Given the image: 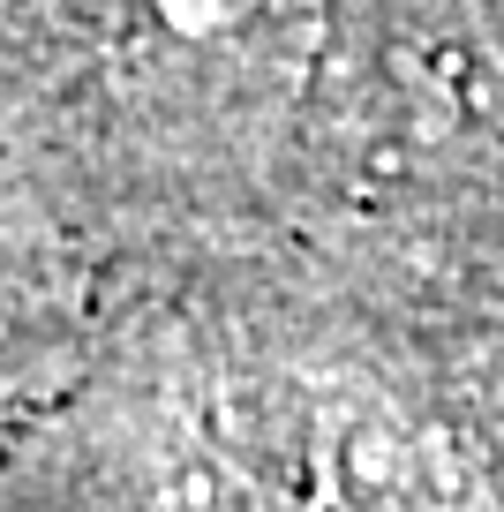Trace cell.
<instances>
[{
  "mask_svg": "<svg viewBox=\"0 0 504 512\" xmlns=\"http://www.w3.org/2000/svg\"><path fill=\"white\" fill-rule=\"evenodd\" d=\"M324 482L339 512H474L444 445L384 400H347L324 415Z\"/></svg>",
  "mask_w": 504,
  "mask_h": 512,
  "instance_id": "obj_2",
  "label": "cell"
},
{
  "mask_svg": "<svg viewBox=\"0 0 504 512\" xmlns=\"http://www.w3.org/2000/svg\"><path fill=\"white\" fill-rule=\"evenodd\" d=\"M98 31L143 91L226 106L301 61V0H98Z\"/></svg>",
  "mask_w": 504,
  "mask_h": 512,
  "instance_id": "obj_1",
  "label": "cell"
}]
</instances>
